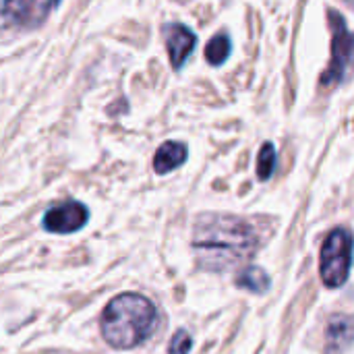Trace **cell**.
Listing matches in <instances>:
<instances>
[{
    "instance_id": "7",
    "label": "cell",
    "mask_w": 354,
    "mask_h": 354,
    "mask_svg": "<svg viewBox=\"0 0 354 354\" xmlns=\"http://www.w3.org/2000/svg\"><path fill=\"white\" fill-rule=\"evenodd\" d=\"M164 41L168 50V58L172 68H183L185 60L193 54L197 46V35L183 23H168L164 25Z\"/></svg>"
},
{
    "instance_id": "10",
    "label": "cell",
    "mask_w": 354,
    "mask_h": 354,
    "mask_svg": "<svg viewBox=\"0 0 354 354\" xmlns=\"http://www.w3.org/2000/svg\"><path fill=\"white\" fill-rule=\"evenodd\" d=\"M236 286L243 288V290H249V292H255V295H266L272 286V278L266 274L263 268L259 266H251V268H245L239 276H236Z\"/></svg>"
},
{
    "instance_id": "5",
    "label": "cell",
    "mask_w": 354,
    "mask_h": 354,
    "mask_svg": "<svg viewBox=\"0 0 354 354\" xmlns=\"http://www.w3.org/2000/svg\"><path fill=\"white\" fill-rule=\"evenodd\" d=\"M60 0H0V29H35Z\"/></svg>"
},
{
    "instance_id": "12",
    "label": "cell",
    "mask_w": 354,
    "mask_h": 354,
    "mask_svg": "<svg viewBox=\"0 0 354 354\" xmlns=\"http://www.w3.org/2000/svg\"><path fill=\"white\" fill-rule=\"evenodd\" d=\"M276 170V147L274 143H263L257 156V176L259 180H270Z\"/></svg>"
},
{
    "instance_id": "2",
    "label": "cell",
    "mask_w": 354,
    "mask_h": 354,
    "mask_svg": "<svg viewBox=\"0 0 354 354\" xmlns=\"http://www.w3.org/2000/svg\"><path fill=\"white\" fill-rule=\"evenodd\" d=\"M158 328L156 305L137 292H122L114 297L102 311L100 332L108 346L116 351H131L151 338Z\"/></svg>"
},
{
    "instance_id": "11",
    "label": "cell",
    "mask_w": 354,
    "mask_h": 354,
    "mask_svg": "<svg viewBox=\"0 0 354 354\" xmlns=\"http://www.w3.org/2000/svg\"><path fill=\"white\" fill-rule=\"evenodd\" d=\"M230 52H232V41H230V37H228L226 33H218V35H214V37L207 41L205 58H207L209 64L220 66V64H224V62L228 60Z\"/></svg>"
},
{
    "instance_id": "8",
    "label": "cell",
    "mask_w": 354,
    "mask_h": 354,
    "mask_svg": "<svg viewBox=\"0 0 354 354\" xmlns=\"http://www.w3.org/2000/svg\"><path fill=\"white\" fill-rule=\"evenodd\" d=\"M326 354H346L353 344V319L351 315H332L326 332Z\"/></svg>"
},
{
    "instance_id": "3",
    "label": "cell",
    "mask_w": 354,
    "mask_h": 354,
    "mask_svg": "<svg viewBox=\"0 0 354 354\" xmlns=\"http://www.w3.org/2000/svg\"><path fill=\"white\" fill-rule=\"evenodd\" d=\"M351 249L353 239L346 228L332 230L319 253V278L326 288H342L351 276Z\"/></svg>"
},
{
    "instance_id": "4",
    "label": "cell",
    "mask_w": 354,
    "mask_h": 354,
    "mask_svg": "<svg viewBox=\"0 0 354 354\" xmlns=\"http://www.w3.org/2000/svg\"><path fill=\"white\" fill-rule=\"evenodd\" d=\"M328 21L332 29V58H330L328 71L319 79V87L324 89L336 87L344 81V75L351 64V54H353V35L344 17L336 10H330Z\"/></svg>"
},
{
    "instance_id": "6",
    "label": "cell",
    "mask_w": 354,
    "mask_h": 354,
    "mask_svg": "<svg viewBox=\"0 0 354 354\" xmlns=\"http://www.w3.org/2000/svg\"><path fill=\"white\" fill-rule=\"evenodd\" d=\"M89 220V209L81 201H62L58 205H52L44 218L41 226L44 230L52 234H73L79 232Z\"/></svg>"
},
{
    "instance_id": "13",
    "label": "cell",
    "mask_w": 354,
    "mask_h": 354,
    "mask_svg": "<svg viewBox=\"0 0 354 354\" xmlns=\"http://www.w3.org/2000/svg\"><path fill=\"white\" fill-rule=\"evenodd\" d=\"M191 348H193V336L187 330H178L168 344V354H189Z\"/></svg>"
},
{
    "instance_id": "9",
    "label": "cell",
    "mask_w": 354,
    "mask_h": 354,
    "mask_svg": "<svg viewBox=\"0 0 354 354\" xmlns=\"http://www.w3.org/2000/svg\"><path fill=\"white\" fill-rule=\"evenodd\" d=\"M187 147L185 143L178 141H166L158 147L156 156H153V170L156 174H168L176 168H180L187 162Z\"/></svg>"
},
{
    "instance_id": "1",
    "label": "cell",
    "mask_w": 354,
    "mask_h": 354,
    "mask_svg": "<svg viewBox=\"0 0 354 354\" xmlns=\"http://www.w3.org/2000/svg\"><path fill=\"white\" fill-rule=\"evenodd\" d=\"M259 249L255 228L230 214H203L193 226V251L207 272H228Z\"/></svg>"
}]
</instances>
